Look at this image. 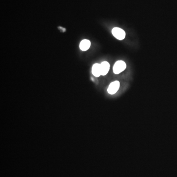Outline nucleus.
Segmentation results:
<instances>
[{"mask_svg": "<svg viewBox=\"0 0 177 177\" xmlns=\"http://www.w3.org/2000/svg\"><path fill=\"white\" fill-rule=\"evenodd\" d=\"M127 65L124 61H116L113 66V72L115 74H118L124 70Z\"/></svg>", "mask_w": 177, "mask_h": 177, "instance_id": "obj_1", "label": "nucleus"}, {"mask_svg": "<svg viewBox=\"0 0 177 177\" xmlns=\"http://www.w3.org/2000/svg\"><path fill=\"white\" fill-rule=\"evenodd\" d=\"M112 33L113 36L119 40H123L125 38V32L124 30L118 27L114 28L112 30Z\"/></svg>", "mask_w": 177, "mask_h": 177, "instance_id": "obj_2", "label": "nucleus"}, {"mask_svg": "<svg viewBox=\"0 0 177 177\" xmlns=\"http://www.w3.org/2000/svg\"><path fill=\"white\" fill-rule=\"evenodd\" d=\"M120 88V82L118 81H115L111 83L108 87L107 91L110 95H114L119 90Z\"/></svg>", "mask_w": 177, "mask_h": 177, "instance_id": "obj_3", "label": "nucleus"}, {"mask_svg": "<svg viewBox=\"0 0 177 177\" xmlns=\"http://www.w3.org/2000/svg\"><path fill=\"white\" fill-rule=\"evenodd\" d=\"M101 75L103 76L106 75L109 70L110 64L107 61H103L100 64Z\"/></svg>", "mask_w": 177, "mask_h": 177, "instance_id": "obj_4", "label": "nucleus"}, {"mask_svg": "<svg viewBox=\"0 0 177 177\" xmlns=\"http://www.w3.org/2000/svg\"><path fill=\"white\" fill-rule=\"evenodd\" d=\"M92 73L96 77H99L101 75L100 64H95L92 68Z\"/></svg>", "mask_w": 177, "mask_h": 177, "instance_id": "obj_5", "label": "nucleus"}, {"mask_svg": "<svg viewBox=\"0 0 177 177\" xmlns=\"http://www.w3.org/2000/svg\"><path fill=\"white\" fill-rule=\"evenodd\" d=\"M91 42L88 39H84L80 43V48L81 50L85 51L90 48Z\"/></svg>", "mask_w": 177, "mask_h": 177, "instance_id": "obj_6", "label": "nucleus"}]
</instances>
